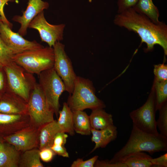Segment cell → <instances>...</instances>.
Segmentation results:
<instances>
[{
  "mask_svg": "<svg viewBox=\"0 0 167 167\" xmlns=\"http://www.w3.org/2000/svg\"><path fill=\"white\" fill-rule=\"evenodd\" d=\"M114 23L137 34L141 39V45L145 43L144 49L146 53L153 51L156 45L162 48L164 61L167 55V26L163 22L155 23L143 14L136 11L133 8L118 14L115 16Z\"/></svg>",
  "mask_w": 167,
  "mask_h": 167,
  "instance_id": "obj_1",
  "label": "cell"
},
{
  "mask_svg": "<svg viewBox=\"0 0 167 167\" xmlns=\"http://www.w3.org/2000/svg\"><path fill=\"white\" fill-rule=\"evenodd\" d=\"M167 151V137L160 133H148L133 125L128 141L110 161L121 162L128 156L138 152H147L152 155L156 152Z\"/></svg>",
  "mask_w": 167,
  "mask_h": 167,
  "instance_id": "obj_2",
  "label": "cell"
},
{
  "mask_svg": "<svg viewBox=\"0 0 167 167\" xmlns=\"http://www.w3.org/2000/svg\"><path fill=\"white\" fill-rule=\"evenodd\" d=\"M72 111L92 110L106 107L104 103L95 94V89L92 82L88 79L77 76L73 93L69 96L67 102Z\"/></svg>",
  "mask_w": 167,
  "mask_h": 167,
  "instance_id": "obj_3",
  "label": "cell"
},
{
  "mask_svg": "<svg viewBox=\"0 0 167 167\" xmlns=\"http://www.w3.org/2000/svg\"><path fill=\"white\" fill-rule=\"evenodd\" d=\"M13 60L28 72L38 75L54 67V49L48 46L25 51L14 55Z\"/></svg>",
  "mask_w": 167,
  "mask_h": 167,
  "instance_id": "obj_4",
  "label": "cell"
},
{
  "mask_svg": "<svg viewBox=\"0 0 167 167\" xmlns=\"http://www.w3.org/2000/svg\"><path fill=\"white\" fill-rule=\"evenodd\" d=\"M3 67L6 78V89L28 103L31 92L36 83L33 74L14 61Z\"/></svg>",
  "mask_w": 167,
  "mask_h": 167,
  "instance_id": "obj_5",
  "label": "cell"
},
{
  "mask_svg": "<svg viewBox=\"0 0 167 167\" xmlns=\"http://www.w3.org/2000/svg\"><path fill=\"white\" fill-rule=\"evenodd\" d=\"M39 84L46 100L57 117L59 111V98L66 91L64 84L54 67L45 70L38 75Z\"/></svg>",
  "mask_w": 167,
  "mask_h": 167,
  "instance_id": "obj_6",
  "label": "cell"
},
{
  "mask_svg": "<svg viewBox=\"0 0 167 167\" xmlns=\"http://www.w3.org/2000/svg\"><path fill=\"white\" fill-rule=\"evenodd\" d=\"M156 112L155 108L154 90L152 86L148 98L140 107L131 112L129 114L133 125L148 133L157 135L155 118Z\"/></svg>",
  "mask_w": 167,
  "mask_h": 167,
  "instance_id": "obj_7",
  "label": "cell"
},
{
  "mask_svg": "<svg viewBox=\"0 0 167 167\" xmlns=\"http://www.w3.org/2000/svg\"><path fill=\"white\" fill-rule=\"evenodd\" d=\"M27 111L33 122L43 126L54 120L53 110L48 104L39 84L36 83L28 102Z\"/></svg>",
  "mask_w": 167,
  "mask_h": 167,
  "instance_id": "obj_8",
  "label": "cell"
},
{
  "mask_svg": "<svg viewBox=\"0 0 167 167\" xmlns=\"http://www.w3.org/2000/svg\"><path fill=\"white\" fill-rule=\"evenodd\" d=\"M54 54V68L63 81L66 91L70 94L73 91L77 76L74 70L71 61L65 50V45L56 42L53 47Z\"/></svg>",
  "mask_w": 167,
  "mask_h": 167,
  "instance_id": "obj_9",
  "label": "cell"
},
{
  "mask_svg": "<svg viewBox=\"0 0 167 167\" xmlns=\"http://www.w3.org/2000/svg\"><path fill=\"white\" fill-rule=\"evenodd\" d=\"M64 24L53 25L48 23L42 11L38 14L31 22L28 28L36 30L42 41L46 43L49 46L53 47L55 43L63 39Z\"/></svg>",
  "mask_w": 167,
  "mask_h": 167,
  "instance_id": "obj_10",
  "label": "cell"
},
{
  "mask_svg": "<svg viewBox=\"0 0 167 167\" xmlns=\"http://www.w3.org/2000/svg\"><path fill=\"white\" fill-rule=\"evenodd\" d=\"M0 36L14 55L44 47L36 41H31L24 39L18 32L13 31L11 28L2 21H0Z\"/></svg>",
  "mask_w": 167,
  "mask_h": 167,
  "instance_id": "obj_11",
  "label": "cell"
},
{
  "mask_svg": "<svg viewBox=\"0 0 167 167\" xmlns=\"http://www.w3.org/2000/svg\"><path fill=\"white\" fill-rule=\"evenodd\" d=\"M49 3L42 0H28V5L22 15L14 16L12 20L20 24L18 33L24 36L27 33L29 25L32 19L39 13L49 7Z\"/></svg>",
  "mask_w": 167,
  "mask_h": 167,
  "instance_id": "obj_12",
  "label": "cell"
},
{
  "mask_svg": "<svg viewBox=\"0 0 167 167\" xmlns=\"http://www.w3.org/2000/svg\"><path fill=\"white\" fill-rule=\"evenodd\" d=\"M38 138L36 130L27 129L6 137L4 139L19 151L24 152L34 148L37 144Z\"/></svg>",
  "mask_w": 167,
  "mask_h": 167,
  "instance_id": "obj_13",
  "label": "cell"
},
{
  "mask_svg": "<svg viewBox=\"0 0 167 167\" xmlns=\"http://www.w3.org/2000/svg\"><path fill=\"white\" fill-rule=\"evenodd\" d=\"M20 96L6 89L0 99V113L20 114L27 111L28 104L22 101Z\"/></svg>",
  "mask_w": 167,
  "mask_h": 167,
  "instance_id": "obj_14",
  "label": "cell"
},
{
  "mask_svg": "<svg viewBox=\"0 0 167 167\" xmlns=\"http://www.w3.org/2000/svg\"><path fill=\"white\" fill-rule=\"evenodd\" d=\"M91 140L95 143V146L90 153L99 148H104L111 142L117 138V127L114 125L105 129L97 130L92 128Z\"/></svg>",
  "mask_w": 167,
  "mask_h": 167,
  "instance_id": "obj_15",
  "label": "cell"
},
{
  "mask_svg": "<svg viewBox=\"0 0 167 167\" xmlns=\"http://www.w3.org/2000/svg\"><path fill=\"white\" fill-rule=\"evenodd\" d=\"M20 158L13 146L0 141V167H19Z\"/></svg>",
  "mask_w": 167,
  "mask_h": 167,
  "instance_id": "obj_16",
  "label": "cell"
},
{
  "mask_svg": "<svg viewBox=\"0 0 167 167\" xmlns=\"http://www.w3.org/2000/svg\"><path fill=\"white\" fill-rule=\"evenodd\" d=\"M60 132L62 131L56 120H54L43 126L39 135L40 149L50 148L53 144L55 136Z\"/></svg>",
  "mask_w": 167,
  "mask_h": 167,
  "instance_id": "obj_17",
  "label": "cell"
},
{
  "mask_svg": "<svg viewBox=\"0 0 167 167\" xmlns=\"http://www.w3.org/2000/svg\"><path fill=\"white\" fill-rule=\"evenodd\" d=\"M103 109L92 110L89 116L92 128L102 130L114 125L112 115L107 113Z\"/></svg>",
  "mask_w": 167,
  "mask_h": 167,
  "instance_id": "obj_18",
  "label": "cell"
},
{
  "mask_svg": "<svg viewBox=\"0 0 167 167\" xmlns=\"http://www.w3.org/2000/svg\"><path fill=\"white\" fill-rule=\"evenodd\" d=\"M57 123L62 132L73 136L75 135L73 122V111L67 103H63L62 108L59 112Z\"/></svg>",
  "mask_w": 167,
  "mask_h": 167,
  "instance_id": "obj_19",
  "label": "cell"
},
{
  "mask_svg": "<svg viewBox=\"0 0 167 167\" xmlns=\"http://www.w3.org/2000/svg\"><path fill=\"white\" fill-rule=\"evenodd\" d=\"M73 114L75 132L83 135H90L91 127L89 116L83 110L74 111Z\"/></svg>",
  "mask_w": 167,
  "mask_h": 167,
  "instance_id": "obj_20",
  "label": "cell"
},
{
  "mask_svg": "<svg viewBox=\"0 0 167 167\" xmlns=\"http://www.w3.org/2000/svg\"><path fill=\"white\" fill-rule=\"evenodd\" d=\"M133 8L137 12L147 16L153 22L157 24L160 22L159 10L152 0H139Z\"/></svg>",
  "mask_w": 167,
  "mask_h": 167,
  "instance_id": "obj_21",
  "label": "cell"
},
{
  "mask_svg": "<svg viewBox=\"0 0 167 167\" xmlns=\"http://www.w3.org/2000/svg\"><path fill=\"white\" fill-rule=\"evenodd\" d=\"M152 158L144 152H138L131 155L121 162L126 167H150L152 166L150 161Z\"/></svg>",
  "mask_w": 167,
  "mask_h": 167,
  "instance_id": "obj_22",
  "label": "cell"
},
{
  "mask_svg": "<svg viewBox=\"0 0 167 167\" xmlns=\"http://www.w3.org/2000/svg\"><path fill=\"white\" fill-rule=\"evenodd\" d=\"M40 150L33 148L24 151L20 158L19 167H43L41 161Z\"/></svg>",
  "mask_w": 167,
  "mask_h": 167,
  "instance_id": "obj_23",
  "label": "cell"
},
{
  "mask_svg": "<svg viewBox=\"0 0 167 167\" xmlns=\"http://www.w3.org/2000/svg\"><path fill=\"white\" fill-rule=\"evenodd\" d=\"M152 86L154 90L157 111L167 102V81L159 82L154 79Z\"/></svg>",
  "mask_w": 167,
  "mask_h": 167,
  "instance_id": "obj_24",
  "label": "cell"
},
{
  "mask_svg": "<svg viewBox=\"0 0 167 167\" xmlns=\"http://www.w3.org/2000/svg\"><path fill=\"white\" fill-rule=\"evenodd\" d=\"M158 110L159 116L156 121V127L160 134L167 137V102Z\"/></svg>",
  "mask_w": 167,
  "mask_h": 167,
  "instance_id": "obj_25",
  "label": "cell"
},
{
  "mask_svg": "<svg viewBox=\"0 0 167 167\" xmlns=\"http://www.w3.org/2000/svg\"><path fill=\"white\" fill-rule=\"evenodd\" d=\"M14 55L0 36V65L4 67L12 62Z\"/></svg>",
  "mask_w": 167,
  "mask_h": 167,
  "instance_id": "obj_26",
  "label": "cell"
},
{
  "mask_svg": "<svg viewBox=\"0 0 167 167\" xmlns=\"http://www.w3.org/2000/svg\"><path fill=\"white\" fill-rule=\"evenodd\" d=\"M154 79L159 82L167 81V65L164 62L154 65Z\"/></svg>",
  "mask_w": 167,
  "mask_h": 167,
  "instance_id": "obj_27",
  "label": "cell"
},
{
  "mask_svg": "<svg viewBox=\"0 0 167 167\" xmlns=\"http://www.w3.org/2000/svg\"><path fill=\"white\" fill-rule=\"evenodd\" d=\"M99 156H95L90 159L85 160H83V159L78 158L74 161L72 164L71 167H93L96 161L98 159Z\"/></svg>",
  "mask_w": 167,
  "mask_h": 167,
  "instance_id": "obj_28",
  "label": "cell"
},
{
  "mask_svg": "<svg viewBox=\"0 0 167 167\" xmlns=\"http://www.w3.org/2000/svg\"><path fill=\"white\" fill-rule=\"evenodd\" d=\"M21 117L20 114H8L0 113V124H7L15 122Z\"/></svg>",
  "mask_w": 167,
  "mask_h": 167,
  "instance_id": "obj_29",
  "label": "cell"
},
{
  "mask_svg": "<svg viewBox=\"0 0 167 167\" xmlns=\"http://www.w3.org/2000/svg\"><path fill=\"white\" fill-rule=\"evenodd\" d=\"M95 167H126L122 162H113L109 160H100L98 159L94 165Z\"/></svg>",
  "mask_w": 167,
  "mask_h": 167,
  "instance_id": "obj_30",
  "label": "cell"
},
{
  "mask_svg": "<svg viewBox=\"0 0 167 167\" xmlns=\"http://www.w3.org/2000/svg\"><path fill=\"white\" fill-rule=\"evenodd\" d=\"M139 0H118V14L131 8L133 7Z\"/></svg>",
  "mask_w": 167,
  "mask_h": 167,
  "instance_id": "obj_31",
  "label": "cell"
},
{
  "mask_svg": "<svg viewBox=\"0 0 167 167\" xmlns=\"http://www.w3.org/2000/svg\"><path fill=\"white\" fill-rule=\"evenodd\" d=\"M56 153L49 147H46L40 149V159L44 162H49L52 161Z\"/></svg>",
  "mask_w": 167,
  "mask_h": 167,
  "instance_id": "obj_32",
  "label": "cell"
},
{
  "mask_svg": "<svg viewBox=\"0 0 167 167\" xmlns=\"http://www.w3.org/2000/svg\"><path fill=\"white\" fill-rule=\"evenodd\" d=\"M152 167H167V153L161 155L159 157L151 159Z\"/></svg>",
  "mask_w": 167,
  "mask_h": 167,
  "instance_id": "obj_33",
  "label": "cell"
},
{
  "mask_svg": "<svg viewBox=\"0 0 167 167\" xmlns=\"http://www.w3.org/2000/svg\"><path fill=\"white\" fill-rule=\"evenodd\" d=\"M16 0H0V15L2 21L12 29V24L7 19L4 12V8L8 2H14Z\"/></svg>",
  "mask_w": 167,
  "mask_h": 167,
  "instance_id": "obj_34",
  "label": "cell"
},
{
  "mask_svg": "<svg viewBox=\"0 0 167 167\" xmlns=\"http://www.w3.org/2000/svg\"><path fill=\"white\" fill-rule=\"evenodd\" d=\"M68 137V135L65 132H60L58 133L54 137L53 144L64 146Z\"/></svg>",
  "mask_w": 167,
  "mask_h": 167,
  "instance_id": "obj_35",
  "label": "cell"
},
{
  "mask_svg": "<svg viewBox=\"0 0 167 167\" xmlns=\"http://www.w3.org/2000/svg\"><path fill=\"white\" fill-rule=\"evenodd\" d=\"M56 154L63 157H69V155L64 146L53 144L50 147Z\"/></svg>",
  "mask_w": 167,
  "mask_h": 167,
  "instance_id": "obj_36",
  "label": "cell"
},
{
  "mask_svg": "<svg viewBox=\"0 0 167 167\" xmlns=\"http://www.w3.org/2000/svg\"><path fill=\"white\" fill-rule=\"evenodd\" d=\"M6 81L3 66L0 65V93H3L6 91Z\"/></svg>",
  "mask_w": 167,
  "mask_h": 167,
  "instance_id": "obj_37",
  "label": "cell"
},
{
  "mask_svg": "<svg viewBox=\"0 0 167 167\" xmlns=\"http://www.w3.org/2000/svg\"><path fill=\"white\" fill-rule=\"evenodd\" d=\"M3 93H0V99L2 97Z\"/></svg>",
  "mask_w": 167,
  "mask_h": 167,
  "instance_id": "obj_38",
  "label": "cell"
},
{
  "mask_svg": "<svg viewBox=\"0 0 167 167\" xmlns=\"http://www.w3.org/2000/svg\"><path fill=\"white\" fill-rule=\"evenodd\" d=\"M0 21H2V19H1V16H0Z\"/></svg>",
  "mask_w": 167,
  "mask_h": 167,
  "instance_id": "obj_39",
  "label": "cell"
}]
</instances>
